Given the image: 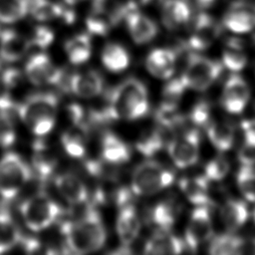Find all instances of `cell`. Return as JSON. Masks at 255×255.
Returning <instances> with one entry per match:
<instances>
[{
  "label": "cell",
  "mask_w": 255,
  "mask_h": 255,
  "mask_svg": "<svg viewBox=\"0 0 255 255\" xmlns=\"http://www.w3.org/2000/svg\"><path fill=\"white\" fill-rule=\"evenodd\" d=\"M66 251L88 254L100 250L106 243L107 232L102 216L93 202H89L82 214L61 224Z\"/></svg>",
  "instance_id": "obj_1"
},
{
  "label": "cell",
  "mask_w": 255,
  "mask_h": 255,
  "mask_svg": "<svg viewBox=\"0 0 255 255\" xmlns=\"http://www.w3.org/2000/svg\"><path fill=\"white\" fill-rule=\"evenodd\" d=\"M107 97L113 121H136L149 110L146 87L135 78L125 80L110 90Z\"/></svg>",
  "instance_id": "obj_2"
},
{
  "label": "cell",
  "mask_w": 255,
  "mask_h": 255,
  "mask_svg": "<svg viewBox=\"0 0 255 255\" xmlns=\"http://www.w3.org/2000/svg\"><path fill=\"white\" fill-rule=\"evenodd\" d=\"M59 100L50 92L35 93L27 97L17 106V115L30 131L45 136L56 125Z\"/></svg>",
  "instance_id": "obj_3"
},
{
  "label": "cell",
  "mask_w": 255,
  "mask_h": 255,
  "mask_svg": "<svg viewBox=\"0 0 255 255\" xmlns=\"http://www.w3.org/2000/svg\"><path fill=\"white\" fill-rule=\"evenodd\" d=\"M175 179L174 172L155 160L137 164L131 174L130 189L134 195L149 196L169 187Z\"/></svg>",
  "instance_id": "obj_4"
},
{
  "label": "cell",
  "mask_w": 255,
  "mask_h": 255,
  "mask_svg": "<svg viewBox=\"0 0 255 255\" xmlns=\"http://www.w3.org/2000/svg\"><path fill=\"white\" fill-rule=\"evenodd\" d=\"M20 212L25 225L33 232L49 228L63 215L61 206L45 192L25 199L20 205Z\"/></svg>",
  "instance_id": "obj_5"
},
{
  "label": "cell",
  "mask_w": 255,
  "mask_h": 255,
  "mask_svg": "<svg viewBox=\"0 0 255 255\" xmlns=\"http://www.w3.org/2000/svg\"><path fill=\"white\" fill-rule=\"evenodd\" d=\"M33 176L32 168L18 153L9 151L0 158V197L14 199Z\"/></svg>",
  "instance_id": "obj_6"
},
{
  "label": "cell",
  "mask_w": 255,
  "mask_h": 255,
  "mask_svg": "<svg viewBox=\"0 0 255 255\" xmlns=\"http://www.w3.org/2000/svg\"><path fill=\"white\" fill-rule=\"evenodd\" d=\"M222 64L199 54H190L181 78L187 89L194 91L207 90L219 77Z\"/></svg>",
  "instance_id": "obj_7"
},
{
  "label": "cell",
  "mask_w": 255,
  "mask_h": 255,
  "mask_svg": "<svg viewBox=\"0 0 255 255\" xmlns=\"http://www.w3.org/2000/svg\"><path fill=\"white\" fill-rule=\"evenodd\" d=\"M199 145V132L196 128H190L175 133L166 144V149L176 167L187 168L197 162Z\"/></svg>",
  "instance_id": "obj_8"
},
{
  "label": "cell",
  "mask_w": 255,
  "mask_h": 255,
  "mask_svg": "<svg viewBox=\"0 0 255 255\" xmlns=\"http://www.w3.org/2000/svg\"><path fill=\"white\" fill-rule=\"evenodd\" d=\"M25 76L35 86H61L66 75L44 52L31 56L25 65Z\"/></svg>",
  "instance_id": "obj_9"
},
{
  "label": "cell",
  "mask_w": 255,
  "mask_h": 255,
  "mask_svg": "<svg viewBox=\"0 0 255 255\" xmlns=\"http://www.w3.org/2000/svg\"><path fill=\"white\" fill-rule=\"evenodd\" d=\"M213 233V224L208 205H198L192 210L184 233V244L195 251L202 243L209 240Z\"/></svg>",
  "instance_id": "obj_10"
},
{
  "label": "cell",
  "mask_w": 255,
  "mask_h": 255,
  "mask_svg": "<svg viewBox=\"0 0 255 255\" xmlns=\"http://www.w3.org/2000/svg\"><path fill=\"white\" fill-rule=\"evenodd\" d=\"M220 34L219 24L208 14L197 15L191 25V33L187 46L195 51L209 48Z\"/></svg>",
  "instance_id": "obj_11"
},
{
  "label": "cell",
  "mask_w": 255,
  "mask_h": 255,
  "mask_svg": "<svg viewBox=\"0 0 255 255\" xmlns=\"http://www.w3.org/2000/svg\"><path fill=\"white\" fill-rule=\"evenodd\" d=\"M250 98V89L239 75H231L223 88L221 103L230 114H240L246 108Z\"/></svg>",
  "instance_id": "obj_12"
},
{
  "label": "cell",
  "mask_w": 255,
  "mask_h": 255,
  "mask_svg": "<svg viewBox=\"0 0 255 255\" xmlns=\"http://www.w3.org/2000/svg\"><path fill=\"white\" fill-rule=\"evenodd\" d=\"M104 89L103 76L95 71L77 72L68 77L67 92L82 99H92L102 94Z\"/></svg>",
  "instance_id": "obj_13"
},
{
  "label": "cell",
  "mask_w": 255,
  "mask_h": 255,
  "mask_svg": "<svg viewBox=\"0 0 255 255\" xmlns=\"http://www.w3.org/2000/svg\"><path fill=\"white\" fill-rule=\"evenodd\" d=\"M54 184L60 195L71 205L87 204L90 192L81 177L71 172H63L55 176Z\"/></svg>",
  "instance_id": "obj_14"
},
{
  "label": "cell",
  "mask_w": 255,
  "mask_h": 255,
  "mask_svg": "<svg viewBox=\"0 0 255 255\" xmlns=\"http://www.w3.org/2000/svg\"><path fill=\"white\" fill-rule=\"evenodd\" d=\"M58 164V158L55 151L42 138H38L33 143V152L31 160V168L33 175L45 182L55 172Z\"/></svg>",
  "instance_id": "obj_15"
},
{
  "label": "cell",
  "mask_w": 255,
  "mask_h": 255,
  "mask_svg": "<svg viewBox=\"0 0 255 255\" xmlns=\"http://www.w3.org/2000/svg\"><path fill=\"white\" fill-rule=\"evenodd\" d=\"M176 57V52L169 48H156L148 53L145 67L153 77L160 80H168L174 75Z\"/></svg>",
  "instance_id": "obj_16"
},
{
  "label": "cell",
  "mask_w": 255,
  "mask_h": 255,
  "mask_svg": "<svg viewBox=\"0 0 255 255\" xmlns=\"http://www.w3.org/2000/svg\"><path fill=\"white\" fill-rule=\"evenodd\" d=\"M116 229L122 245L129 246L137 238L140 231V219L131 203L119 207Z\"/></svg>",
  "instance_id": "obj_17"
},
{
  "label": "cell",
  "mask_w": 255,
  "mask_h": 255,
  "mask_svg": "<svg viewBox=\"0 0 255 255\" xmlns=\"http://www.w3.org/2000/svg\"><path fill=\"white\" fill-rule=\"evenodd\" d=\"M184 248V241L170 229H155L146 240L143 250L145 254H179Z\"/></svg>",
  "instance_id": "obj_18"
},
{
  "label": "cell",
  "mask_w": 255,
  "mask_h": 255,
  "mask_svg": "<svg viewBox=\"0 0 255 255\" xmlns=\"http://www.w3.org/2000/svg\"><path fill=\"white\" fill-rule=\"evenodd\" d=\"M223 25L236 34L252 31L255 28V5L234 4L225 13Z\"/></svg>",
  "instance_id": "obj_19"
},
{
  "label": "cell",
  "mask_w": 255,
  "mask_h": 255,
  "mask_svg": "<svg viewBox=\"0 0 255 255\" xmlns=\"http://www.w3.org/2000/svg\"><path fill=\"white\" fill-rule=\"evenodd\" d=\"M131 156L129 145L119 135L106 132L101 139V158L112 165L126 163Z\"/></svg>",
  "instance_id": "obj_20"
},
{
  "label": "cell",
  "mask_w": 255,
  "mask_h": 255,
  "mask_svg": "<svg viewBox=\"0 0 255 255\" xmlns=\"http://www.w3.org/2000/svg\"><path fill=\"white\" fill-rule=\"evenodd\" d=\"M125 18L129 35L135 44H146L156 36L158 31L156 24L136 9L128 12Z\"/></svg>",
  "instance_id": "obj_21"
},
{
  "label": "cell",
  "mask_w": 255,
  "mask_h": 255,
  "mask_svg": "<svg viewBox=\"0 0 255 255\" xmlns=\"http://www.w3.org/2000/svg\"><path fill=\"white\" fill-rule=\"evenodd\" d=\"M30 41L14 30L0 32V58L13 63L22 59L29 51Z\"/></svg>",
  "instance_id": "obj_22"
},
{
  "label": "cell",
  "mask_w": 255,
  "mask_h": 255,
  "mask_svg": "<svg viewBox=\"0 0 255 255\" xmlns=\"http://www.w3.org/2000/svg\"><path fill=\"white\" fill-rule=\"evenodd\" d=\"M179 213V206L172 198L156 202L147 211V222L155 229H170Z\"/></svg>",
  "instance_id": "obj_23"
},
{
  "label": "cell",
  "mask_w": 255,
  "mask_h": 255,
  "mask_svg": "<svg viewBox=\"0 0 255 255\" xmlns=\"http://www.w3.org/2000/svg\"><path fill=\"white\" fill-rule=\"evenodd\" d=\"M173 135L174 133L169 128L157 125L140 135L135 143V147L138 152L146 157H150L161 150L163 146H166Z\"/></svg>",
  "instance_id": "obj_24"
},
{
  "label": "cell",
  "mask_w": 255,
  "mask_h": 255,
  "mask_svg": "<svg viewBox=\"0 0 255 255\" xmlns=\"http://www.w3.org/2000/svg\"><path fill=\"white\" fill-rule=\"evenodd\" d=\"M208 182L205 175L182 177L179 180V189L186 199L195 206H209L212 201L208 192Z\"/></svg>",
  "instance_id": "obj_25"
},
{
  "label": "cell",
  "mask_w": 255,
  "mask_h": 255,
  "mask_svg": "<svg viewBox=\"0 0 255 255\" xmlns=\"http://www.w3.org/2000/svg\"><path fill=\"white\" fill-rule=\"evenodd\" d=\"M190 7L185 0H164L161 20L169 30H175L186 24L190 18Z\"/></svg>",
  "instance_id": "obj_26"
},
{
  "label": "cell",
  "mask_w": 255,
  "mask_h": 255,
  "mask_svg": "<svg viewBox=\"0 0 255 255\" xmlns=\"http://www.w3.org/2000/svg\"><path fill=\"white\" fill-rule=\"evenodd\" d=\"M220 217L226 229L233 232L246 223L249 217V210L243 200L231 198L221 206Z\"/></svg>",
  "instance_id": "obj_27"
},
{
  "label": "cell",
  "mask_w": 255,
  "mask_h": 255,
  "mask_svg": "<svg viewBox=\"0 0 255 255\" xmlns=\"http://www.w3.org/2000/svg\"><path fill=\"white\" fill-rule=\"evenodd\" d=\"M88 131L87 128L73 126L62 134L61 143L68 155L75 159H85Z\"/></svg>",
  "instance_id": "obj_28"
},
{
  "label": "cell",
  "mask_w": 255,
  "mask_h": 255,
  "mask_svg": "<svg viewBox=\"0 0 255 255\" xmlns=\"http://www.w3.org/2000/svg\"><path fill=\"white\" fill-rule=\"evenodd\" d=\"M22 234L6 207H0V254L19 245Z\"/></svg>",
  "instance_id": "obj_29"
},
{
  "label": "cell",
  "mask_w": 255,
  "mask_h": 255,
  "mask_svg": "<svg viewBox=\"0 0 255 255\" xmlns=\"http://www.w3.org/2000/svg\"><path fill=\"white\" fill-rule=\"evenodd\" d=\"M101 60L104 67L112 73L124 72L130 63L128 52L118 43L107 44L102 51Z\"/></svg>",
  "instance_id": "obj_30"
},
{
  "label": "cell",
  "mask_w": 255,
  "mask_h": 255,
  "mask_svg": "<svg viewBox=\"0 0 255 255\" xmlns=\"http://www.w3.org/2000/svg\"><path fill=\"white\" fill-rule=\"evenodd\" d=\"M64 50L69 62L82 65L89 61L92 55V42L87 34H78L66 41Z\"/></svg>",
  "instance_id": "obj_31"
},
{
  "label": "cell",
  "mask_w": 255,
  "mask_h": 255,
  "mask_svg": "<svg viewBox=\"0 0 255 255\" xmlns=\"http://www.w3.org/2000/svg\"><path fill=\"white\" fill-rule=\"evenodd\" d=\"M207 136L219 151L230 149L234 142V129L226 122H213L207 125Z\"/></svg>",
  "instance_id": "obj_32"
},
{
  "label": "cell",
  "mask_w": 255,
  "mask_h": 255,
  "mask_svg": "<svg viewBox=\"0 0 255 255\" xmlns=\"http://www.w3.org/2000/svg\"><path fill=\"white\" fill-rule=\"evenodd\" d=\"M119 22L113 14L100 7H94L86 19V26L90 33L104 36Z\"/></svg>",
  "instance_id": "obj_33"
},
{
  "label": "cell",
  "mask_w": 255,
  "mask_h": 255,
  "mask_svg": "<svg viewBox=\"0 0 255 255\" xmlns=\"http://www.w3.org/2000/svg\"><path fill=\"white\" fill-rule=\"evenodd\" d=\"M29 9L33 18L45 22L56 18H62L65 8L50 0H33L29 4Z\"/></svg>",
  "instance_id": "obj_34"
},
{
  "label": "cell",
  "mask_w": 255,
  "mask_h": 255,
  "mask_svg": "<svg viewBox=\"0 0 255 255\" xmlns=\"http://www.w3.org/2000/svg\"><path fill=\"white\" fill-rule=\"evenodd\" d=\"M187 89L181 76L179 78H170L164 85L161 92V107L177 109L178 104Z\"/></svg>",
  "instance_id": "obj_35"
},
{
  "label": "cell",
  "mask_w": 255,
  "mask_h": 255,
  "mask_svg": "<svg viewBox=\"0 0 255 255\" xmlns=\"http://www.w3.org/2000/svg\"><path fill=\"white\" fill-rule=\"evenodd\" d=\"M29 10L27 0H0V22L10 24L24 18Z\"/></svg>",
  "instance_id": "obj_36"
},
{
  "label": "cell",
  "mask_w": 255,
  "mask_h": 255,
  "mask_svg": "<svg viewBox=\"0 0 255 255\" xmlns=\"http://www.w3.org/2000/svg\"><path fill=\"white\" fill-rule=\"evenodd\" d=\"M243 238L234 234H222L212 239L208 251L213 255L239 254Z\"/></svg>",
  "instance_id": "obj_37"
},
{
  "label": "cell",
  "mask_w": 255,
  "mask_h": 255,
  "mask_svg": "<svg viewBox=\"0 0 255 255\" xmlns=\"http://www.w3.org/2000/svg\"><path fill=\"white\" fill-rule=\"evenodd\" d=\"M222 65L232 72H239L247 65V57L242 51L239 41L233 40L222 54Z\"/></svg>",
  "instance_id": "obj_38"
},
{
  "label": "cell",
  "mask_w": 255,
  "mask_h": 255,
  "mask_svg": "<svg viewBox=\"0 0 255 255\" xmlns=\"http://www.w3.org/2000/svg\"><path fill=\"white\" fill-rule=\"evenodd\" d=\"M244 139L238 151V159L242 165H255V128L245 123Z\"/></svg>",
  "instance_id": "obj_39"
},
{
  "label": "cell",
  "mask_w": 255,
  "mask_h": 255,
  "mask_svg": "<svg viewBox=\"0 0 255 255\" xmlns=\"http://www.w3.org/2000/svg\"><path fill=\"white\" fill-rule=\"evenodd\" d=\"M238 188L243 197L255 202V167L254 165H242L236 176Z\"/></svg>",
  "instance_id": "obj_40"
},
{
  "label": "cell",
  "mask_w": 255,
  "mask_h": 255,
  "mask_svg": "<svg viewBox=\"0 0 255 255\" xmlns=\"http://www.w3.org/2000/svg\"><path fill=\"white\" fill-rule=\"evenodd\" d=\"M229 171V162L222 156L211 159L205 166L204 175L210 181H219L223 179Z\"/></svg>",
  "instance_id": "obj_41"
},
{
  "label": "cell",
  "mask_w": 255,
  "mask_h": 255,
  "mask_svg": "<svg viewBox=\"0 0 255 255\" xmlns=\"http://www.w3.org/2000/svg\"><path fill=\"white\" fill-rule=\"evenodd\" d=\"M16 140V130L11 115L0 112V146L9 147Z\"/></svg>",
  "instance_id": "obj_42"
},
{
  "label": "cell",
  "mask_w": 255,
  "mask_h": 255,
  "mask_svg": "<svg viewBox=\"0 0 255 255\" xmlns=\"http://www.w3.org/2000/svg\"><path fill=\"white\" fill-rule=\"evenodd\" d=\"M54 32L46 26H37L33 32L32 38L29 40L30 45L39 49H47L54 41Z\"/></svg>",
  "instance_id": "obj_43"
},
{
  "label": "cell",
  "mask_w": 255,
  "mask_h": 255,
  "mask_svg": "<svg viewBox=\"0 0 255 255\" xmlns=\"http://www.w3.org/2000/svg\"><path fill=\"white\" fill-rule=\"evenodd\" d=\"M209 118L210 108L206 103L201 102L193 107L189 116L187 117V120L193 124L195 128H199L207 126L209 123Z\"/></svg>",
  "instance_id": "obj_44"
},
{
  "label": "cell",
  "mask_w": 255,
  "mask_h": 255,
  "mask_svg": "<svg viewBox=\"0 0 255 255\" xmlns=\"http://www.w3.org/2000/svg\"><path fill=\"white\" fill-rule=\"evenodd\" d=\"M1 81L4 88L14 89L22 82V75L19 70L15 68H10L2 73Z\"/></svg>",
  "instance_id": "obj_45"
},
{
  "label": "cell",
  "mask_w": 255,
  "mask_h": 255,
  "mask_svg": "<svg viewBox=\"0 0 255 255\" xmlns=\"http://www.w3.org/2000/svg\"><path fill=\"white\" fill-rule=\"evenodd\" d=\"M213 1L214 0H195L197 6L200 7V8H207V7H209L213 3Z\"/></svg>",
  "instance_id": "obj_46"
},
{
  "label": "cell",
  "mask_w": 255,
  "mask_h": 255,
  "mask_svg": "<svg viewBox=\"0 0 255 255\" xmlns=\"http://www.w3.org/2000/svg\"><path fill=\"white\" fill-rule=\"evenodd\" d=\"M67 4H70V5H74V4H77L83 0H64Z\"/></svg>",
  "instance_id": "obj_47"
},
{
  "label": "cell",
  "mask_w": 255,
  "mask_h": 255,
  "mask_svg": "<svg viewBox=\"0 0 255 255\" xmlns=\"http://www.w3.org/2000/svg\"><path fill=\"white\" fill-rule=\"evenodd\" d=\"M141 4H147V3H149L150 1H152V0H138Z\"/></svg>",
  "instance_id": "obj_48"
},
{
  "label": "cell",
  "mask_w": 255,
  "mask_h": 255,
  "mask_svg": "<svg viewBox=\"0 0 255 255\" xmlns=\"http://www.w3.org/2000/svg\"><path fill=\"white\" fill-rule=\"evenodd\" d=\"M253 216H254V221H255V210H254V213H253Z\"/></svg>",
  "instance_id": "obj_49"
}]
</instances>
